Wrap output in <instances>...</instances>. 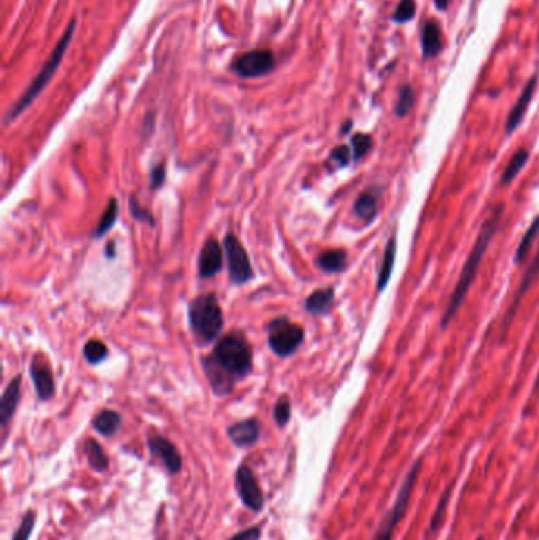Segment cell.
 Masks as SVG:
<instances>
[{"instance_id": "44dd1931", "label": "cell", "mask_w": 539, "mask_h": 540, "mask_svg": "<svg viewBox=\"0 0 539 540\" xmlns=\"http://www.w3.org/2000/svg\"><path fill=\"white\" fill-rule=\"evenodd\" d=\"M396 253H397V239H396V236H391V239L387 240V244H386V250H385V256H383L378 280H376L378 293L385 291L387 283H389L392 270H394V264H396Z\"/></svg>"}, {"instance_id": "ffe728a7", "label": "cell", "mask_w": 539, "mask_h": 540, "mask_svg": "<svg viewBox=\"0 0 539 540\" xmlns=\"http://www.w3.org/2000/svg\"><path fill=\"white\" fill-rule=\"evenodd\" d=\"M332 304H334V289L332 288L316 289L309 297H307L305 310L309 311L310 315L321 316V315H326V313H329Z\"/></svg>"}, {"instance_id": "7bdbcfd3", "label": "cell", "mask_w": 539, "mask_h": 540, "mask_svg": "<svg viewBox=\"0 0 539 540\" xmlns=\"http://www.w3.org/2000/svg\"><path fill=\"white\" fill-rule=\"evenodd\" d=\"M476 540H484V539H482V537H478V539H476Z\"/></svg>"}, {"instance_id": "ac0fdd59", "label": "cell", "mask_w": 539, "mask_h": 540, "mask_svg": "<svg viewBox=\"0 0 539 540\" xmlns=\"http://www.w3.org/2000/svg\"><path fill=\"white\" fill-rule=\"evenodd\" d=\"M538 273H539V250H538V255L535 256V259H533V262L530 264V267H528V270L525 272L524 278H522V282L519 284V289L516 291L513 304H511L508 313H506V316H505V332H506V329L509 327V324H511V321H513V318L516 316V311H517V309H519L520 300L524 299V295H525L527 291L531 288L533 283H535Z\"/></svg>"}, {"instance_id": "f546056e", "label": "cell", "mask_w": 539, "mask_h": 540, "mask_svg": "<svg viewBox=\"0 0 539 540\" xmlns=\"http://www.w3.org/2000/svg\"><path fill=\"white\" fill-rule=\"evenodd\" d=\"M83 354L89 364L96 365L108 357V348L103 342H99V340H90V342L85 343Z\"/></svg>"}, {"instance_id": "74e56055", "label": "cell", "mask_w": 539, "mask_h": 540, "mask_svg": "<svg viewBox=\"0 0 539 540\" xmlns=\"http://www.w3.org/2000/svg\"><path fill=\"white\" fill-rule=\"evenodd\" d=\"M260 539H261V529L258 526H253L245 529V531L234 534V536L230 537L228 540H260Z\"/></svg>"}, {"instance_id": "836d02e7", "label": "cell", "mask_w": 539, "mask_h": 540, "mask_svg": "<svg viewBox=\"0 0 539 540\" xmlns=\"http://www.w3.org/2000/svg\"><path fill=\"white\" fill-rule=\"evenodd\" d=\"M291 417V404L287 398H282L276 404V409H274V419H276V424L278 426H285L289 422Z\"/></svg>"}, {"instance_id": "8d00e7d4", "label": "cell", "mask_w": 539, "mask_h": 540, "mask_svg": "<svg viewBox=\"0 0 539 540\" xmlns=\"http://www.w3.org/2000/svg\"><path fill=\"white\" fill-rule=\"evenodd\" d=\"M165 177H166V167L163 163L157 165L150 172V188H154V190H159V188L163 185L165 182Z\"/></svg>"}, {"instance_id": "52a82bcc", "label": "cell", "mask_w": 539, "mask_h": 540, "mask_svg": "<svg viewBox=\"0 0 539 540\" xmlns=\"http://www.w3.org/2000/svg\"><path fill=\"white\" fill-rule=\"evenodd\" d=\"M276 68V56L269 50H253L241 54L231 63V70L241 78L266 76Z\"/></svg>"}, {"instance_id": "8fae6325", "label": "cell", "mask_w": 539, "mask_h": 540, "mask_svg": "<svg viewBox=\"0 0 539 540\" xmlns=\"http://www.w3.org/2000/svg\"><path fill=\"white\" fill-rule=\"evenodd\" d=\"M223 266V251L217 240H207L203 247L198 259V270L203 278H211L217 275Z\"/></svg>"}, {"instance_id": "6da1fadb", "label": "cell", "mask_w": 539, "mask_h": 540, "mask_svg": "<svg viewBox=\"0 0 539 540\" xmlns=\"http://www.w3.org/2000/svg\"><path fill=\"white\" fill-rule=\"evenodd\" d=\"M503 212H505V204H498V206L490 212L486 221L482 223L481 231L478 232L476 242H474L470 255L467 258L465 266H463L460 277L457 280L456 288L452 291L451 299L447 302L445 315L441 318V327L443 329L447 327V324L452 321V318H454L457 315V311L460 310L463 300H465L468 291H470L471 284L474 282V277H476L478 269L481 266L482 258L486 255L490 242H492L494 236L497 234V231L500 228Z\"/></svg>"}, {"instance_id": "7402d4cb", "label": "cell", "mask_w": 539, "mask_h": 540, "mask_svg": "<svg viewBox=\"0 0 539 540\" xmlns=\"http://www.w3.org/2000/svg\"><path fill=\"white\" fill-rule=\"evenodd\" d=\"M347 262H348L347 251L340 250V248L321 253V255L318 256V259H316L318 267H320L321 270H325V272H329V273L342 272V270H345V267H347Z\"/></svg>"}, {"instance_id": "d6986e66", "label": "cell", "mask_w": 539, "mask_h": 540, "mask_svg": "<svg viewBox=\"0 0 539 540\" xmlns=\"http://www.w3.org/2000/svg\"><path fill=\"white\" fill-rule=\"evenodd\" d=\"M21 398V376H16L14 380L10 381V384L5 388L2 395V403H0V424L3 428H7V425L12 420L13 414L18 408Z\"/></svg>"}, {"instance_id": "5b68a950", "label": "cell", "mask_w": 539, "mask_h": 540, "mask_svg": "<svg viewBox=\"0 0 539 540\" xmlns=\"http://www.w3.org/2000/svg\"><path fill=\"white\" fill-rule=\"evenodd\" d=\"M421 469H423V458H418L413 466L409 468V471L407 473L400 488H398L394 504H392L391 509L387 510V514L383 517L380 526L376 529L375 536L372 540H392V537H394L396 528L398 526V523L403 520V517H405L408 510L409 499H411L413 490L416 487Z\"/></svg>"}, {"instance_id": "d590c367", "label": "cell", "mask_w": 539, "mask_h": 540, "mask_svg": "<svg viewBox=\"0 0 539 540\" xmlns=\"http://www.w3.org/2000/svg\"><path fill=\"white\" fill-rule=\"evenodd\" d=\"M331 160L336 161L338 166H347L349 161L353 160V152L352 147L348 145H338L331 152Z\"/></svg>"}, {"instance_id": "d4e9b609", "label": "cell", "mask_w": 539, "mask_h": 540, "mask_svg": "<svg viewBox=\"0 0 539 540\" xmlns=\"http://www.w3.org/2000/svg\"><path fill=\"white\" fill-rule=\"evenodd\" d=\"M85 453H88L89 466L92 468L95 473L108 471V468H110V458H108L103 447L95 439H89L85 442Z\"/></svg>"}, {"instance_id": "484cf974", "label": "cell", "mask_w": 539, "mask_h": 540, "mask_svg": "<svg viewBox=\"0 0 539 540\" xmlns=\"http://www.w3.org/2000/svg\"><path fill=\"white\" fill-rule=\"evenodd\" d=\"M117 217H119V204H117V199L112 198L110 199V204H108L106 210L103 212V215H101L99 225H96V228L94 231L95 239H100L101 236H105L106 232L114 226Z\"/></svg>"}, {"instance_id": "4dcf8cb0", "label": "cell", "mask_w": 539, "mask_h": 540, "mask_svg": "<svg viewBox=\"0 0 539 540\" xmlns=\"http://www.w3.org/2000/svg\"><path fill=\"white\" fill-rule=\"evenodd\" d=\"M372 145H374V141H372L370 134H365V133L353 134V138H352L353 160L364 158V156L372 150Z\"/></svg>"}, {"instance_id": "ab89813d", "label": "cell", "mask_w": 539, "mask_h": 540, "mask_svg": "<svg viewBox=\"0 0 539 540\" xmlns=\"http://www.w3.org/2000/svg\"><path fill=\"white\" fill-rule=\"evenodd\" d=\"M106 256L110 258V259H112L116 256V245L112 244V242H110V244H108V248H106Z\"/></svg>"}, {"instance_id": "603a6c76", "label": "cell", "mask_w": 539, "mask_h": 540, "mask_svg": "<svg viewBox=\"0 0 539 540\" xmlns=\"http://www.w3.org/2000/svg\"><path fill=\"white\" fill-rule=\"evenodd\" d=\"M92 425L100 435L110 437L112 435H116L119 428L122 426V417H121V414L116 413V411H111V409H103V411L96 414V417L94 419Z\"/></svg>"}, {"instance_id": "f1b7e54d", "label": "cell", "mask_w": 539, "mask_h": 540, "mask_svg": "<svg viewBox=\"0 0 539 540\" xmlns=\"http://www.w3.org/2000/svg\"><path fill=\"white\" fill-rule=\"evenodd\" d=\"M452 485H454V480H452L451 487L445 490V493L441 495V498H440V502H438V504H436V510L434 512V517H432V520H430V525H429L427 536H429V534L435 532V531H438V528L441 526V523H443V520H445V517H446V510H447V504H449V498H451Z\"/></svg>"}, {"instance_id": "d6a6232c", "label": "cell", "mask_w": 539, "mask_h": 540, "mask_svg": "<svg viewBox=\"0 0 539 540\" xmlns=\"http://www.w3.org/2000/svg\"><path fill=\"white\" fill-rule=\"evenodd\" d=\"M35 521H37L35 512H32V510L27 512V514L23 517V521H21L19 528L16 529V532H14L12 540H29L32 536V531H34Z\"/></svg>"}, {"instance_id": "9c48e42d", "label": "cell", "mask_w": 539, "mask_h": 540, "mask_svg": "<svg viewBox=\"0 0 539 540\" xmlns=\"http://www.w3.org/2000/svg\"><path fill=\"white\" fill-rule=\"evenodd\" d=\"M236 488L239 498L244 502L247 509L253 512H261L264 507V495L261 485L258 482L255 474L245 464L237 468L236 471Z\"/></svg>"}, {"instance_id": "1f68e13d", "label": "cell", "mask_w": 539, "mask_h": 540, "mask_svg": "<svg viewBox=\"0 0 539 540\" xmlns=\"http://www.w3.org/2000/svg\"><path fill=\"white\" fill-rule=\"evenodd\" d=\"M416 16V0H400L397 5L392 21L396 24H405Z\"/></svg>"}, {"instance_id": "e0dca14e", "label": "cell", "mask_w": 539, "mask_h": 540, "mask_svg": "<svg viewBox=\"0 0 539 540\" xmlns=\"http://www.w3.org/2000/svg\"><path fill=\"white\" fill-rule=\"evenodd\" d=\"M203 366H204V370H206L207 380H209V382H211V387H212L215 395L225 397V395H228V393L233 392V387H234V382H236L234 377H231L228 373H225L222 368H218V366L215 365L209 357L203 360Z\"/></svg>"}, {"instance_id": "5bb4252c", "label": "cell", "mask_w": 539, "mask_h": 540, "mask_svg": "<svg viewBox=\"0 0 539 540\" xmlns=\"http://www.w3.org/2000/svg\"><path fill=\"white\" fill-rule=\"evenodd\" d=\"M30 376H32V381H34L37 397H39L41 402L51 399L54 397V393H56V384H54L51 370L48 368L46 364H43L41 360H39V357L32 362Z\"/></svg>"}, {"instance_id": "8992f818", "label": "cell", "mask_w": 539, "mask_h": 540, "mask_svg": "<svg viewBox=\"0 0 539 540\" xmlns=\"http://www.w3.org/2000/svg\"><path fill=\"white\" fill-rule=\"evenodd\" d=\"M269 346L280 357H288L301 346L304 340V331L298 324H293L287 318L274 320L267 326Z\"/></svg>"}, {"instance_id": "277c9868", "label": "cell", "mask_w": 539, "mask_h": 540, "mask_svg": "<svg viewBox=\"0 0 539 540\" xmlns=\"http://www.w3.org/2000/svg\"><path fill=\"white\" fill-rule=\"evenodd\" d=\"M74 30H77V21L73 19L72 23L68 24L65 34L62 35L61 41L57 43L56 50L52 51L51 57L48 59V62L45 63V67L41 68V72L37 74L34 81H32V84L29 85V87H27V90L24 92V95L18 100V103H16L12 107V111L8 112L7 122L14 121V118L18 117L21 112H24L27 107H29L32 103H34V100L41 94L43 89H45L46 85H48V83H50V81L52 79L54 73H56L57 68L61 67V62H62L63 56H65L70 41H72V39H73Z\"/></svg>"}, {"instance_id": "cb8c5ba5", "label": "cell", "mask_w": 539, "mask_h": 540, "mask_svg": "<svg viewBox=\"0 0 539 540\" xmlns=\"http://www.w3.org/2000/svg\"><path fill=\"white\" fill-rule=\"evenodd\" d=\"M539 236V215L533 220V223L528 226V229L525 231V234L522 236V239L519 242V245L516 248V255H514V262L517 266L524 264L527 261L528 253H530L533 244H535L536 237Z\"/></svg>"}, {"instance_id": "ba28073f", "label": "cell", "mask_w": 539, "mask_h": 540, "mask_svg": "<svg viewBox=\"0 0 539 540\" xmlns=\"http://www.w3.org/2000/svg\"><path fill=\"white\" fill-rule=\"evenodd\" d=\"M223 248L228 258L230 278L234 284H244L253 278V269L249 255L244 245L241 244L236 236L228 234L223 240Z\"/></svg>"}, {"instance_id": "9a60e30c", "label": "cell", "mask_w": 539, "mask_h": 540, "mask_svg": "<svg viewBox=\"0 0 539 540\" xmlns=\"http://www.w3.org/2000/svg\"><path fill=\"white\" fill-rule=\"evenodd\" d=\"M443 32H441L440 24L435 19H429L424 24L423 35H421V50L424 61H432L436 56H440L443 50Z\"/></svg>"}, {"instance_id": "4316f807", "label": "cell", "mask_w": 539, "mask_h": 540, "mask_svg": "<svg viewBox=\"0 0 539 540\" xmlns=\"http://www.w3.org/2000/svg\"><path fill=\"white\" fill-rule=\"evenodd\" d=\"M416 103V94H414V89L409 84H405L400 89V94H398L397 103L394 106V112L397 117H407Z\"/></svg>"}, {"instance_id": "60d3db41", "label": "cell", "mask_w": 539, "mask_h": 540, "mask_svg": "<svg viewBox=\"0 0 539 540\" xmlns=\"http://www.w3.org/2000/svg\"><path fill=\"white\" fill-rule=\"evenodd\" d=\"M535 393H539V371H538V376H536V381H535Z\"/></svg>"}, {"instance_id": "3957f363", "label": "cell", "mask_w": 539, "mask_h": 540, "mask_svg": "<svg viewBox=\"0 0 539 540\" xmlns=\"http://www.w3.org/2000/svg\"><path fill=\"white\" fill-rule=\"evenodd\" d=\"M207 357L236 381L252 371V351L245 338L239 333H231L220 340L214 353Z\"/></svg>"}, {"instance_id": "83f0119b", "label": "cell", "mask_w": 539, "mask_h": 540, "mask_svg": "<svg viewBox=\"0 0 539 540\" xmlns=\"http://www.w3.org/2000/svg\"><path fill=\"white\" fill-rule=\"evenodd\" d=\"M527 161H528V152H527V150L525 149L517 150V152L513 155V158L509 160V163H508V166H506V169L503 171V176H501V182H503L505 185H506V183L513 182L517 177V174H519V172L522 171V167L527 165Z\"/></svg>"}, {"instance_id": "4fadbf2b", "label": "cell", "mask_w": 539, "mask_h": 540, "mask_svg": "<svg viewBox=\"0 0 539 540\" xmlns=\"http://www.w3.org/2000/svg\"><path fill=\"white\" fill-rule=\"evenodd\" d=\"M536 85H538V76L535 74V76H531L530 81H528V83L525 84V87H524V90H522L520 96L517 98L516 105L513 106V110H511V112H509L508 121H506V133L508 134L516 132L517 127L520 125L522 118H524L528 106H530V103H531L533 95H535Z\"/></svg>"}, {"instance_id": "e575fe53", "label": "cell", "mask_w": 539, "mask_h": 540, "mask_svg": "<svg viewBox=\"0 0 539 540\" xmlns=\"http://www.w3.org/2000/svg\"><path fill=\"white\" fill-rule=\"evenodd\" d=\"M130 212H132L134 220L145 221V223L150 225V226L155 225L154 215L150 214L149 210H145V209H143L141 206H139V202L136 201V198H134V196H130Z\"/></svg>"}, {"instance_id": "7a4b0ae2", "label": "cell", "mask_w": 539, "mask_h": 540, "mask_svg": "<svg viewBox=\"0 0 539 540\" xmlns=\"http://www.w3.org/2000/svg\"><path fill=\"white\" fill-rule=\"evenodd\" d=\"M188 318H190L192 332L201 344L215 342L223 331L222 307L215 294H204L193 299L188 309Z\"/></svg>"}, {"instance_id": "2e32d148", "label": "cell", "mask_w": 539, "mask_h": 540, "mask_svg": "<svg viewBox=\"0 0 539 540\" xmlns=\"http://www.w3.org/2000/svg\"><path fill=\"white\" fill-rule=\"evenodd\" d=\"M381 193L376 188H369V190L363 191L354 201V215L359 220H363L364 223H370L378 214Z\"/></svg>"}, {"instance_id": "f35d334b", "label": "cell", "mask_w": 539, "mask_h": 540, "mask_svg": "<svg viewBox=\"0 0 539 540\" xmlns=\"http://www.w3.org/2000/svg\"><path fill=\"white\" fill-rule=\"evenodd\" d=\"M449 2L451 0H434L435 7H436V10H438V12H446L447 7H449Z\"/></svg>"}, {"instance_id": "7c38bea8", "label": "cell", "mask_w": 539, "mask_h": 540, "mask_svg": "<svg viewBox=\"0 0 539 540\" xmlns=\"http://www.w3.org/2000/svg\"><path fill=\"white\" fill-rule=\"evenodd\" d=\"M226 433H228V437L236 447L247 449V447L256 444V441L260 439L261 425L256 419H247L231 425Z\"/></svg>"}, {"instance_id": "b9f144b4", "label": "cell", "mask_w": 539, "mask_h": 540, "mask_svg": "<svg viewBox=\"0 0 539 540\" xmlns=\"http://www.w3.org/2000/svg\"><path fill=\"white\" fill-rule=\"evenodd\" d=\"M349 128H352V122H347V123H345V127H343V129H342V133H347V132H348V129H349Z\"/></svg>"}, {"instance_id": "30bf717a", "label": "cell", "mask_w": 539, "mask_h": 540, "mask_svg": "<svg viewBox=\"0 0 539 540\" xmlns=\"http://www.w3.org/2000/svg\"><path fill=\"white\" fill-rule=\"evenodd\" d=\"M148 447L154 457L160 458L170 474L181 473L182 457L179 450H177V447L172 444L170 439H166V437L160 435H152L149 436L148 439Z\"/></svg>"}]
</instances>
